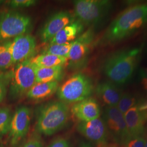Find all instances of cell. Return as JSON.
Listing matches in <instances>:
<instances>
[{
  "label": "cell",
  "instance_id": "14",
  "mask_svg": "<svg viewBox=\"0 0 147 147\" xmlns=\"http://www.w3.org/2000/svg\"><path fill=\"white\" fill-rule=\"evenodd\" d=\"M124 116L130 136L144 135L147 123V110H140L137 105L127 111Z\"/></svg>",
  "mask_w": 147,
  "mask_h": 147
},
{
  "label": "cell",
  "instance_id": "22",
  "mask_svg": "<svg viewBox=\"0 0 147 147\" xmlns=\"http://www.w3.org/2000/svg\"><path fill=\"white\" fill-rule=\"evenodd\" d=\"M13 115L9 108L0 107V137L8 134Z\"/></svg>",
  "mask_w": 147,
  "mask_h": 147
},
{
  "label": "cell",
  "instance_id": "9",
  "mask_svg": "<svg viewBox=\"0 0 147 147\" xmlns=\"http://www.w3.org/2000/svg\"><path fill=\"white\" fill-rule=\"evenodd\" d=\"M103 120L116 143L123 145L129 136L124 115L117 106H106Z\"/></svg>",
  "mask_w": 147,
  "mask_h": 147
},
{
  "label": "cell",
  "instance_id": "33",
  "mask_svg": "<svg viewBox=\"0 0 147 147\" xmlns=\"http://www.w3.org/2000/svg\"><path fill=\"white\" fill-rule=\"evenodd\" d=\"M79 147H92L91 146V145L88 143H86L84 142H82L80 144V146Z\"/></svg>",
  "mask_w": 147,
  "mask_h": 147
},
{
  "label": "cell",
  "instance_id": "2",
  "mask_svg": "<svg viewBox=\"0 0 147 147\" xmlns=\"http://www.w3.org/2000/svg\"><path fill=\"white\" fill-rule=\"evenodd\" d=\"M143 47L142 44L123 49L107 57L103 64V71L110 81L121 85L131 80L141 60Z\"/></svg>",
  "mask_w": 147,
  "mask_h": 147
},
{
  "label": "cell",
  "instance_id": "34",
  "mask_svg": "<svg viewBox=\"0 0 147 147\" xmlns=\"http://www.w3.org/2000/svg\"><path fill=\"white\" fill-rule=\"evenodd\" d=\"M145 147H147V136L146 137V144H145Z\"/></svg>",
  "mask_w": 147,
  "mask_h": 147
},
{
  "label": "cell",
  "instance_id": "15",
  "mask_svg": "<svg viewBox=\"0 0 147 147\" xmlns=\"http://www.w3.org/2000/svg\"><path fill=\"white\" fill-rule=\"evenodd\" d=\"M80 121H92L100 118V106L96 100L88 98L74 104L70 111Z\"/></svg>",
  "mask_w": 147,
  "mask_h": 147
},
{
  "label": "cell",
  "instance_id": "31",
  "mask_svg": "<svg viewBox=\"0 0 147 147\" xmlns=\"http://www.w3.org/2000/svg\"><path fill=\"white\" fill-rule=\"evenodd\" d=\"M96 147H121V145L117 143H107L104 144H102L100 146H97Z\"/></svg>",
  "mask_w": 147,
  "mask_h": 147
},
{
  "label": "cell",
  "instance_id": "12",
  "mask_svg": "<svg viewBox=\"0 0 147 147\" xmlns=\"http://www.w3.org/2000/svg\"><path fill=\"white\" fill-rule=\"evenodd\" d=\"M78 131L97 146L107 143V129L101 118L87 121H80L76 126Z\"/></svg>",
  "mask_w": 147,
  "mask_h": 147
},
{
  "label": "cell",
  "instance_id": "24",
  "mask_svg": "<svg viewBox=\"0 0 147 147\" xmlns=\"http://www.w3.org/2000/svg\"><path fill=\"white\" fill-rule=\"evenodd\" d=\"M137 105L136 98L134 95L125 93L121 95L117 107L124 115L127 111Z\"/></svg>",
  "mask_w": 147,
  "mask_h": 147
},
{
  "label": "cell",
  "instance_id": "3",
  "mask_svg": "<svg viewBox=\"0 0 147 147\" xmlns=\"http://www.w3.org/2000/svg\"><path fill=\"white\" fill-rule=\"evenodd\" d=\"M70 109L61 101H53L40 107L38 111L36 127L45 136H51L62 129L68 121Z\"/></svg>",
  "mask_w": 147,
  "mask_h": 147
},
{
  "label": "cell",
  "instance_id": "7",
  "mask_svg": "<svg viewBox=\"0 0 147 147\" xmlns=\"http://www.w3.org/2000/svg\"><path fill=\"white\" fill-rule=\"evenodd\" d=\"M31 25L29 16L16 11L0 13V42L26 34Z\"/></svg>",
  "mask_w": 147,
  "mask_h": 147
},
{
  "label": "cell",
  "instance_id": "25",
  "mask_svg": "<svg viewBox=\"0 0 147 147\" xmlns=\"http://www.w3.org/2000/svg\"><path fill=\"white\" fill-rule=\"evenodd\" d=\"M11 78V71L0 72V103L5 99L7 94Z\"/></svg>",
  "mask_w": 147,
  "mask_h": 147
},
{
  "label": "cell",
  "instance_id": "30",
  "mask_svg": "<svg viewBox=\"0 0 147 147\" xmlns=\"http://www.w3.org/2000/svg\"><path fill=\"white\" fill-rule=\"evenodd\" d=\"M140 82L147 94V72L144 69H141L139 71Z\"/></svg>",
  "mask_w": 147,
  "mask_h": 147
},
{
  "label": "cell",
  "instance_id": "28",
  "mask_svg": "<svg viewBox=\"0 0 147 147\" xmlns=\"http://www.w3.org/2000/svg\"><path fill=\"white\" fill-rule=\"evenodd\" d=\"M22 147H43V146L40 138L37 135H34L27 140Z\"/></svg>",
  "mask_w": 147,
  "mask_h": 147
},
{
  "label": "cell",
  "instance_id": "6",
  "mask_svg": "<svg viewBox=\"0 0 147 147\" xmlns=\"http://www.w3.org/2000/svg\"><path fill=\"white\" fill-rule=\"evenodd\" d=\"M36 84L35 66L30 59L16 64L13 70L11 71L9 86L11 98L17 99L26 95Z\"/></svg>",
  "mask_w": 147,
  "mask_h": 147
},
{
  "label": "cell",
  "instance_id": "5",
  "mask_svg": "<svg viewBox=\"0 0 147 147\" xmlns=\"http://www.w3.org/2000/svg\"><path fill=\"white\" fill-rule=\"evenodd\" d=\"M93 91L90 78L84 74L77 73L67 79L59 86L57 95L65 103H76L90 97Z\"/></svg>",
  "mask_w": 147,
  "mask_h": 147
},
{
  "label": "cell",
  "instance_id": "11",
  "mask_svg": "<svg viewBox=\"0 0 147 147\" xmlns=\"http://www.w3.org/2000/svg\"><path fill=\"white\" fill-rule=\"evenodd\" d=\"M31 111L27 106L19 107L12 116L9 137L12 146L17 145L25 138L30 130Z\"/></svg>",
  "mask_w": 147,
  "mask_h": 147
},
{
  "label": "cell",
  "instance_id": "21",
  "mask_svg": "<svg viewBox=\"0 0 147 147\" xmlns=\"http://www.w3.org/2000/svg\"><path fill=\"white\" fill-rule=\"evenodd\" d=\"M73 42L49 45L43 51L42 53L50 54L67 58Z\"/></svg>",
  "mask_w": 147,
  "mask_h": 147
},
{
  "label": "cell",
  "instance_id": "16",
  "mask_svg": "<svg viewBox=\"0 0 147 147\" xmlns=\"http://www.w3.org/2000/svg\"><path fill=\"white\" fill-rule=\"evenodd\" d=\"M96 96L107 106H117L122 95L116 84L111 81L100 82L95 89Z\"/></svg>",
  "mask_w": 147,
  "mask_h": 147
},
{
  "label": "cell",
  "instance_id": "1",
  "mask_svg": "<svg viewBox=\"0 0 147 147\" xmlns=\"http://www.w3.org/2000/svg\"><path fill=\"white\" fill-rule=\"evenodd\" d=\"M147 25V2L129 5L111 22L102 37L105 45H114L129 38Z\"/></svg>",
  "mask_w": 147,
  "mask_h": 147
},
{
  "label": "cell",
  "instance_id": "13",
  "mask_svg": "<svg viewBox=\"0 0 147 147\" xmlns=\"http://www.w3.org/2000/svg\"><path fill=\"white\" fill-rule=\"evenodd\" d=\"M75 17L67 11H59L51 16L42 27L40 38L42 42H50L64 27L74 21Z\"/></svg>",
  "mask_w": 147,
  "mask_h": 147
},
{
  "label": "cell",
  "instance_id": "17",
  "mask_svg": "<svg viewBox=\"0 0 147 147\" xmlns=\"http://www.w3.org/2000/svg\"><path fill=\"white\" fill-rule=\"evenodd\" d=\"M84 25L77 19L64 27L50 41L49 45L64 44L74 41L84 30Z\"/></svg>",
  "mask_w": 147,
  "mask_h": 147
},
{
  "label": "cell",
  "instance_id": "26",
  "mask_svg": "<svg viewBox=\"0 0 147 147\" xmlns=\"http://www.w3.org/2000/svg\"><path fill=\"white\" fill-rule=\"evenodd\" d=\"M146 137L144 135L129 136L123 144L124 147H145Z\"/></svg>",
  "mask_w": 147,
  "mask_h": 147
},
{
  "label": "cell",
  "instance_id": "38",
  "mask_svg": "<svg viewBox=\"0 0 147 147\" xmlns=\"http://www.w3.org/2000/svg\"></svg>",
  "mask_w": 147,
  "mask_h": 147
},
{
  "label": "cell",
  "instance_id": "36",
  "mask_svg": "<svg viewBox=\"0 0 147 147\" xmlns=\"http://www.w3.org/2000/svg\"></svg>",
  "mask_w": 147,
  "mask_h": 147
},
{
  "label": "cell",
  "instance_id": "37",
  "mask_svg": "<svg viewBox=\"0 0 147 147\" xmlns=\"http://www.w3.org/2000/svg\"><path fill=\"white\" fill-rule=\"evenodd\" d=\"M0 147H1V146H0Z\"/></svg>",
  "mask_w": 147,
  "mask_h": 147
},
{
  "label": "cell",
  "instance_id": "23",
  "mask_svg": "<svg viewBox=\"0 0 147 147\" xmlns=\"http://www.w3.org/2000/svg\"><path fill=\"white\" fill-rule=\"evenodd\" d=\"M13 59L8 49L7 41L0 43V72L5 71L13 65Z\"/></svg>",
  "mask_w": 147,
  "mask_h": 147
},
{
  "label": "cell",
  "instance_id": "19",
  "mask_svg": "<svg viewBox=\"0 0 147 147\" xmlns=\"http://www.w3.org/2000/svg\"><path fill=\"white\" fill-rule=\"evenodd\" d=\"M36 84L58 81L62 78L64 67L57 66L51 68L35 67Z\"/></svg>",
  "mask_w": 147,
  "mask_h": 147
},
{
  "label": "cell",
  "instance_id": "27",
  "mask_svg": "<svg viewBox=\"0 0 147 147\" xmlns=\"http://www.w3.org/2000/svg\"><path fill=\"white\" fill-rule=\"evenodd\" d=\"M36 0H11L8 2V5L11 8H24L35 5L37 3Z\"/></svg>",
  "mask_w": 147,
  "mask_h": 147
},
{
  "label": "cell",
  "instance_id": "20",
  "mask_svg": "<svg viewBox=\"0 0 147 147\" xmlns=\"http://www.w3.org/2000/svg\"><path fill=\"white\" fill-rule=\"evenodd\" d=\"M30 61L35 67L39 68H51L63 66L68 63V59L50 54L42 53L33 57Z\"/></svg>",
  "mask_w": 147,
  "mask_h": 147
},
{
  "label": "cell",
  "instance_id": "18",
  "mask_svg": "<svg viewBox=\"0 0 147 147\" xmlns=\"http://www.w3.org/2000/svg\"><path fill=\"white\" fill-rule=\"evenodd\" d=\"M58 87V81L36 84L27 93V97L31 100H42L57 92Z\"/></svg>",
  "mask_w": 147,
  "mask_h": 147
},
{
  "label": "cell",
  "instance_id": "32",
  "mask_svg": "<svg viewBox=\"0 0 147 147\" xmlns=\"http://www.w3.org/2000/svg\"><path fill=\"white\" fill-rule=\"evenodd\" d=\"M140 110L142 111L147 110V102L146 103H144L143 104L139 106Z\"/></svg>",
  "mask_w": 147,
  "mask_h": 147
},
{
  "label": "cell",
  "instance_id": "4",
  "mask_svg": "<svg viewBox=\"0 0 147 147\" xmlns=\"http://www.w3.org/2000/svg\"><path fill=\"white\" fill-rule=\"evenodd\" d=\"M113 7L109 0H76L74 1V14L84 25L95 26L110 14Z\"/></svg>",
  "mask_w": 147,
  "mask_h": 147
},
{
  "label": "cell",
  "instance_id": "35",
  "mask_svg": "<svg viewBox=\"0 0 147 147\" xmlns=\"http://www.w3.org/2000/svg\"><path fill=\"white\" fill-rule=\"evenodd\" d=\"M146 71H147V68L146 69Z\"/></svg>",
  "mask_w": 147,
  "mask_h": 147
},
{
  "label": "cell",
  "instance_id": "8",
  "mask_svg": "<svg viewBox=\"0 0 147 147\" xmlns=\"http://www.w3.org/2000/svg\"><path fill=\"white\" fill-rule=\"evenodd\" d=\"M93 39L94 31L90 28L73 41L67 58L71 68H81L86 64Z\"/></svg>",
  "mask_w": 147,
  "mask_h": 147
},
{
  "label": "cell",
  "instance_id": "10",
  "mask_svg": "<svg viewBox=\"0 0 147 147\" xmlns=\"http://www.w3.org/2000/svg\"><path fill=\"white\" fill-rule=\"evenodd\" d=\"M14 64H17L31 59L36 50L34 37L26 33L7 41Z\"/></svg>",
  "mask_w": 147,
  "mask_h": 147
},
{
  "label": "cell",
  "instance_id": "29",
  "mask_svg": "<svg viewBox=\"0 0 147 147\" xmlns=\"http://www.w3.org/2000/svg\"><path fill=\"white\" fill-rule=\"evenodd\" d=\"M49 147H70L68 141L62 137L53 140Z\"/></svg>",
  "mask_w": 147,
  "mask_h": 147
}]
</instances>
